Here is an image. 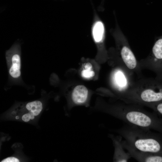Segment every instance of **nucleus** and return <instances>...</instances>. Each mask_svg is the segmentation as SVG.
Listing matches in <instances>:
<instances>
[{
  "mask_svg": "<svg viewBox=\"0 0 162 162\" xmlns=\"http://www.w3.org/2000/svg\"><path fill=\"white\" fill-rule=\"evenodd\" d=\"M109 137L112 140L114 148L113 161L117 162H128L131 156L128 152L124 151L122 144V137L110 134Z\"/></svg>",
  "mask_w": 162,
  "mask_h": 162,
  "instance_id": "10",
  "label": "nucleus"
},
{
  "mask_svg": "<svg viewBox=\"0 0 162 162\" xmlns=\"http://www.w3.org/2000/svg\"><path fill=\"white\" fill-rule=\"evenodd\" d=\"M42 109V102L35 100L20 104L14 109L11 113L16 119L27 122L35 119Z\"/></svg>",
  "mask_w": 162,
  "mask_h": 162,
  "instance_id": "6",
  "label": "nucleus"
},
{
  "mask_svg": "<svg viewBox=\"0 0 162 162\" xmlns=\"http://www.w3.org/2000/svg\"><path fill=\"white\" fill-rule=\"evenodd\" d=\"M20 160L17 158L14 157H10L5 158L1 162H19Z\"/></svg>",
  "mask_w": 162,
  "mask_h": 162,
  "instance_id": "14",
  "label": "nucleus"
},
{
  "mask_svg": "<svg viewBox=\"0 0 162 162\" xmlns=\"http://www.w3.org/2000/svg\"><path fill=\"white\" fill-rule=\"evenodd\" d=\"M133 74L123 65L114 70L111 75L113 87L118 92V97L130 87L134 81L132 78Z\"/></svg>",
  "mask_w": 162,
  "mask_h": 162,
  "instance_id": "7",
  "label": "nucleus"
},
{
  "mask_svg": "<svg viewBox=\"0 0 162 162\" xmlns=\"http://www.w3.org/2000/svg\"><path fill=\"white\" fill-rule=\"evenodd\" d=\"M8 72L11 78L18 80L21 76V48L17 44L14 45L6 52Z\"/></svg>",
  "mask_w": 162,
  "mask_h": 162,
  "instance_id": "8",
  "label": "nucleus"
},
{
  "mask_svg": "<svg viewBox=\"0 0 162 162\" xmlns=\"http://www.w3.org/2000/svg\"><path fill=\"white\" fill-rule=\"evenodd\" d=\"M114 131L136 150L160 155L162 153L161 141L149 130L128 124Z\"/></svg>",
  "mask_w": 162,
  "mask_h": 162,
  "instance_id": "3",
  "label": "nucleus"
},
{
  "mask_svg": "<svg viewBox=\"0 0 162 162\" xmlns=\"http://www.w3.org/2000/svg\"><path fill=\"white\" fill-rule=\"evenodd\" d=\"M139 62L142 69L153 71L156 75L155 78L162 80V35L156 38L148 55Z\"/></svg>",
  "mask_w": 162,
  "mask_h": 162,
  "instance_id": "5",
  "label": "nucleus"
},
{
  "mask_svg": "<svg viewBox=\"0 0 162 162\" xmlns=\"http://www.w3.org/2000/svg\"><path fill=\"white\" fill-rule=\"evenodd\" d=\"M116 26L110 32L114 38L116 44L118 53L121 63L133 74L136 73L141 78V69L139 62L132 50L127 39L121 30L114 13Z\"/></svg>",
  "mask_w": 162,
  "mask_h": 162,
  "instance_id": "4",
  "label": "nucleus"
},
{
  "mask_svg": "<svg viewBox=\"0 0 162 162\" xmlns=\"http://www.w3.org/2000/svg\"><path fill=\"white\" fill-rule=\"evenodd\" d=\"M153 110L155 112L162 116V101L149 104L147 106Z\"/></svg>",
  "mask_w": 162,
  "mask_h": 162,
  "instance_id": "13",
  "label": "nucleus"
},
{
  "mask_svg": "<svg viewBox=\"0 0 162 162\" xmlns=\"http://www.w3.org/2000/svg\"><path fill=\"white\" fill-rule=\"evenodd\" d=\"M124 148L128 151L131 157L141 162H162V156L140 151L131 147L125 140H122Z\"/></svg>",
  "mask_w": 162,
  "mask_h": 162,
  "instance_id": "9",
  "label": "nucleus"
},
{
  "mask_svg": "<svg viewBox=\"0 0 162 162\" xmlns=\"http://www.w3.org/2000/svg\"><path fill=\"white\" fill-rule=\"evenodd\" d=\"M124 102L118 105L107 106L103 111L129 125L162 132V120L153 113L144 109L141 105Z\"/></svg>",
  "mask_w": 162,
  "mask_h": 162,
  "instance_id": "1",
  "label": "nucleus"
},
{
  "mask_svg": "<svg viewBox=\"0 0 162 162\" xmlns=\"http://www.w3.org/2000/svg\"><path fill=\"white\" fill-rule=\"evenodd\" d=\"M83 69L81 74L82 76L84 78L90 79L93 77L95 73L93 70L92 66L89 62H86L83 65Z\"/></svg>",
  "mask_w": 162,
  "mask_h": 162,
  "instance_id": "12",
  "label": "nucleus"
},
{
  "mask_svg": "<svg viewBox=\"0 0 162 162\" xmlns=\"http://www.w3.org/2000/svg\"><path fill=\"white\" fill-rule=\"evenodd\" d=\"M88 91L84 86L79 85L76 86L74 89L71 95L73 103L77 105L84 104L87 100Z\"/></svg>",
  "mask_w": 162,
  "mask_h": 162,
  "instance_id": "11",
  "label": "nucleus"
},
{
  "mask_svg": "<svg viewBox=\"0 0 162 162\" xmlns=\"http://www.w3.org/2000/svg\"><path fill=\"white\" fill-rule=\"evenodd\" d=\"M119 98L125 102L146 106L162 101V80L141 78Z\"/></svg>",
  "mask_w": 162,
  "mask_h": 162,
  "instance_id": "2",
  "label": "nucleus"
}]
</instances>
